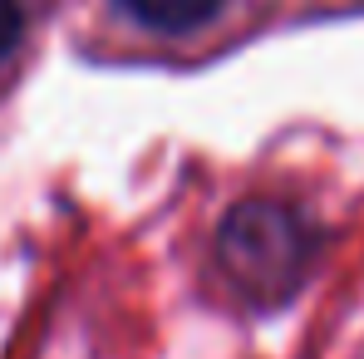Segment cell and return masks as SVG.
Segmentation results:
<instances>
[{
  "label": "cell",
  "instance_id": "6da1fadb",
  "mask_svg": "<svg viewBox=\"0 0 364 359\" xmlns=\"http://www.w3.org/2000/svg\"><path fill=\"white\" fill-rule=\"evenodd\" d=\"M320 261V227L281 197H246L217 227V266L251 310H281Z\"/></svg>",
  "mask_w": 364,
  "mask_h": 359
},
{
  "label": "cell",
  "instance_id": "7a4b0ae2",
  "mask_svg": "<svg viewBox=\"0 0 364 359\" xmlns=\"http://www.w3.org/2000/svg\"><path fill=\"white\" fill-rule=\"evenodd\" d=\"M123 15H133L138 25L148 30H163V35H187L197 25H207L227 0H119Z\"/></svg>",
  "mask_w": 364,
  "mask_h": 359
},
{
  "label": "cell",
  "instance_id": "3957f363",
  "mask_svg": "<svg viewBox=\"0 0 364 359\" xmlns=\"http://www.w3.org/2000/svg\"><path fill=\"white\" fill-rule=\"evenodd\" d=\"M20 35H25V10H20V0H0V60L15 55Z\"/></svg>",
  "mask_w": 364,
  "mask_h": 359
}]
</instances>
